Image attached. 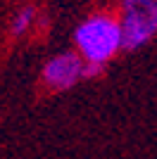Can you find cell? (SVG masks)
<instances>
[{
    "instance_id": "1",
    "label": "cell",
    "mask_w": 157,
    "mask_h": 159,
    "mask_svg": "<svg viewBox=\"0 0 157 159\" xmlns=\"http://www.w3.org/2000/svg\"><path fill=\"white\" fill-rule=\"evenodd\" d=\"M74 45L83 62L107 66L119 52H124V33L119 17H112L107 12L91 14L76 26Z\"/></svg>"
},
{
    "instance_id": "5",
    "label": "cell",
    "mask_w": 157,
    "mask_h": 159,
    "mask_svg": "<svg viewBox=\"0 0 157 159\" xmlns=\"http://www.w3.org/2000/svg\"><path fill=\"white\" fill-rule=\"evenodd\" d=\"M155 5H157V0H155Z\"/></svg>"
},
{
    "instance_id": "4",
    "label": "cell",
    "mask_w": 157,
    "mask_h": 159,
    "mask_svg": "<svg viewBox=\"0 0 157 159\" xmlns=\"http://www.w3.org/2000/svg\"><path fill=\"white\" fill-rule=\"evenodd\" d=\"M33 19H36V7H31V5L21 7L19 12H17V17L12 19V24H10L12 36H24V33L33 26Z\"/></svg>"
},
{
    "instance_id": "3",
    "label": "cell",
    "mask_w": 157,
    "mask_h": 159,
    "mask_svg": "<svg viewBox=\"0 0 157 159\" xmlns=\"http://www.w3.org/2000/svg\"><path fill=\"white\" fill-rule=\"evenodd\" d=\"M83 57L78 52H59L45 62L43 66V86L59 93V90H69L83 81Z\"/></svg>"
},
{
    "instance_id": "2",
    "label": "cell",
    "mask_w": 157,
    "mask_h": 159,
    "mask_svg": "<svg viewBox=\"0 0 157 159\" xmlns=\"http://www.w3.org/2000/svg\"><path fill=\"white\" fill-rule=\"evenodd\" d=\"M119 24L124 33V52H136L157 36L155 0H121Z\"/></svg>"
}]
</instances>
